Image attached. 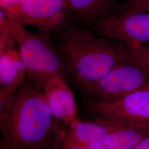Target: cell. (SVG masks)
I'll return each mask as SVG.
<instances>
[{
  "mask_svg": "<svg viewBox=\"0 0 149 149\" xmlns=\"http://www.w3.org/2000/svg\"><path fill=\"white\" fill-rule=\"evenodd\" d=\"M43 90L23 83L0 110L1 149H50L59 134Z\"/></svg>",
  "mask_w": 149,
  "mask_h": 149,
  "instance_id": "obj_1",
  "label": "cell"
},
{
  "mask_svg": "<svg viewBox=\"0 0 149 149\" xmlns=\"http://www.w3.org/2000/svg\"><path fill=\"white\" fill-rule=\"evenodd\" d=\"M66 70L81 86L100 80L125 59L122 44L96 37L79 27H70L60 38L58 46Z\"/></svg>",
  "mask_w": 149,
  "mask_h": 149,
  "instance_id": "obj_2",
  "label": "cell"
},
{
  "mask_svg": "<svg viewBox=\"0 0 149 149\" xmlns=\"http://www.w3.org/2000/svg\"><path fill=\"white\" fill-rule=\"evenodd\" d=\"M11 33L27 70V76L32 83L42 89L52 77L64 76L66 68L62 54L51 42L48 34L32 32L13 22Z\"/></svg>",
  "mask_w": 149,
  "mask_h": 149,
  "instance_id": "obj_3",
  "label": "cell"
},
{
  "mask_svg": "<svg viewBox=\"0 0 149 149\" xmlns=\"http://www.w3.org/2000/svg\"><path fill=\"white\" fill-rule=\"evenodd\" d=\"M1 10L12 22L48 34L64 32L74 19L67 0H22Z\"/></svg>",
  "mask_w": 149,
  "mask_h": 149,
  "instance_id": "obj_4",
  "label": "cell"
},
{
  "mask_svg": "<svg viewBox=\"0 0 149 149\" xmlns=\"http://www.w3.org/2000/svg\"><path fill=\"white\" fill-rule=\"evenodd\" d=\"M88 101H109L149 87V78L138 65L124 59L96 82L81 85Z\"/></svg>",
  "mask_w": 149,
  "mask_h": 149,
  "instance_id": "obj_5",
  "label": "cell"
},
{
  "mask_svg": "<svg viewBox=\"0 0 149 149\" xmlns=\"http://www.w3.org/2000/svg\"><path fill=\"white\" fill-rule=\"evenodd\" d=\"M100 37L122 43L149 44V12L118 9L92 26Z\"/></svg>",
  "mask_w": 149,
  "mask_h": 149,
  "instance_id": "obj_6",
  "label": "cell"
},
{
  "mask_svg": "<svg viewBox=\"0 0 149 149\" xmlns=\"http://www.w3.org/2000/svg\"><path fill=\"white\" fill-rule=\"evenodd\" d=\"M86 109L97 116L123 120L136 128L149 129V87L109 101L86 102Z\"/></svg>",
  "mask_w": 149,
  "mask_h": 149,
  "instance_id": "obj_7",
  "label": "cell"
},
{
  "mask_svg": "<svg viewBox=\"0 0 149 149\" xmlns=\"http://www.w3.org/2000/svg\"><path fill=\"white\" fill-rule=\"evenodd\" d=\"M27 70L16 44L0 46V107L11 100L24 83Z\"/></svg>",
  "mask_w": 149,
  "mask_h": 149,
  "instance_id": "obj_8",
  "label": "cell"
},
{
  "mask_svg": "<svg viewBox=\"0 0 149 149\" xmlns=\"http://www.w3.org/2000/svg\"><path fill=\"white\" fill-rule=\"evenodd\" d=\"M48 106L55 119L65 123L75 119L77 106L72 91L64 80L57 74L47 80L42 87Z\"/></svg>",
  "mask_w": 149,
  "mask_h": 149,
  "instance_id": "obj_9",
  "label": "cell"
},
{
  "mask_svg": "<svg viewBox=\"0 0 149 149\" xmlns=\"http://www.w3.org/2000/svg\"><path fill=\"white\" fill-rule=\"evenodd\" d=\"M96 120L108 130L103 141L107 149H132L149 135V129L136 128L121 120L97 116Z\"/></svg>",
  "mask_w": 149,
  "mask_h": 149,
  "instance_id": "obj_10",
  "label": "cell"
},
{
  "mask_svg": "<svg viewBox=\"0 0 149 149\" xmlns=\"http://www.w3.org/2000/svg\"><path fill=\"white\" fill-rule=\"evenodd\" d=\"M74 19L87 26L112 16L120 6L119 0H67Z\"/></svg>",
  "mask_w": 149,
  "mask_h": 149,
  "instance_id": "obj_11",
  "label": "cell"
},
{
  "mask_svg": "<svg viewBox=\"0 0 149 149\" xmlns=\"http://www.w3.org/2000/svg\"><path fill=\"white\" fill-rule=\"evenodd\" d=\"M70 124V130L63 141L70 143L87 144L95 141L103 143L108 134L106 128L98 123L74 119Z\"/></svg>",
  "mask_w": 149,
  "mask_h": 149,
  "instance_id": "obj_12",
  "label": "cell"
},
{
  "mask_svg": "<svg viewBox=\"0 0 149 149\" xmlns=\"http://www.w3.org/2000/svg\"><path fill=\"white\" fill-rule=\"evenodd\" d=\"M121 43L125 59L138 65L149 78V44Z\"/></svg>",
  "mask_w": 149,
  "mask_h": 149,
  "instance_id": "obj_13",
  "label": "cell"
},
{
  "mask_svg": "<svg viewBox=\"0 0 149 149\" xmlns=\"http://www.w3.org/2000/svg\"><path fill=\"white\" fill-rule=\"evenodd\" d=\"M118 9H133L149 12V0H127L120 5Z\"/></svg>",
  "mask_w": 149,
  "mask_h": 149,
  "instance_id": "obj_14",
  "label": "cell"
},
{
  "mask_svg": "<svg viewBox=\"0 0 149 149\" xmlns=\"http://www.w3.org/2000/svg\"><path fill=\"white\" fill-rule=\"evenodd\" d=\"M61 149H107L103 143L95 141L90 144H77L63 141Z\"/></svg>",
  "mask_w": 149,
  "mask_h": 149,
  "instance_id": "obj_15",
  "label": "cell"
},
{
  "mask_svg": "<svg viewBox=\"0 0 149 149\" xmlns=\"http://www.w3.org/2000/svg\"><path fill=\"white\" fill-rule=\"evenodd\" d=\"M132 149H149V135L141 140Z\"/></svg>",
  "mask_w": 149,
  "mask_h": 149,
  "instance_id": "obj_16",
  "label": "cell"
},
{
  "mask_svg": "<svg viewBox=\"0 0 149 149\" xmlns=\"http://www.w3.org/2000/svg\"><path fill=\"white\" fill-rule=\"evenodd\" d=\"M50 149H61V148H59V147H58V146H54V147H53V148H50Z\"/></svg>",
  "mask_w": 149,
  "mask_h": 149,
  "instance_id": "obj_17",
  "label": "cell"
}]
</instances>
